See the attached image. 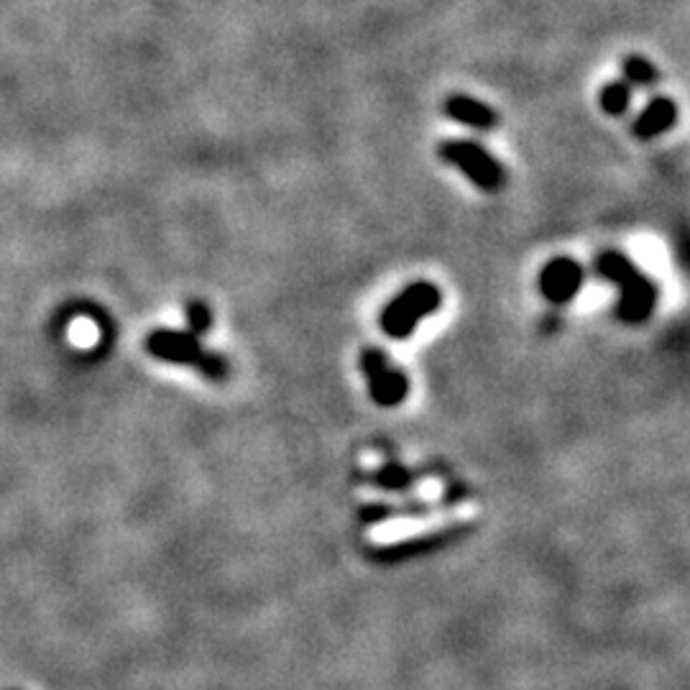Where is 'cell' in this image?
<instances>
[{
	"label": "cell",
	"instance_id": "cell-5",
	"mask_svg": "<svg viewBox=\"0 0 690 690\" xmlns=\"http://www.w3.org/2000/svg\"><path fill=\"white\" fill-rule=\"evenodd\" d=\"M474 532V525L471 522H455V525L438 527L432 532L417 535V537H404V540L389 542V544H374V548L366 550V557L372 563L379 565H399V563H410L414 557L432 555V552H440L450 548V544H457L461 540Z\"/></svg>",
	"mask_w": 690,
	"mask_h": 690
},
{
	"label": "cell",
	"instance_id": "cell-4",
	"mask_svg": "<svg viewBox=\"0 0 690 690\" xmlns=\"http://www.w3.org/2000/svg\"><path fill=\"white\" fill-rule=\"evenodd\" d=\"M438 156L463 177L474 181L481 192H499L506 185V170L484 143L474 138H448L438 143Z\"/></svg>",
	"mask_w": 690,
	"mask_h": 690
},
{
	"label": "cell",
	"instance_id": "cell-14",
	"mask_svg": "<svg viewBox=\"0 0 690 690\" xmlns=\"http://www.w3.org/2000/svg\"><path fill=\"white\" fill-rule=\"evenodd\" d=\"M185 317H187V325H190V333L198 338L208 336L210 328H213V310H210L208 302L202 300L187 302Z\"/></svg>",
	"mask_w": 690,
	"mask_h": 690
},
{
	"label": "cell",
	"instance_id": "cell-10",
	"mask_svg": "<svg viewBox=\"0 0 690 690\" xmlns=\"http://www.w3.org/2000/svg\"><path fill=\"white\" fill-rule=\"evenodd\" d=\"M675 123H678V103L667 96H657L642 108V113L631 123V134L642 141H650V138L667 134Z\"/></svg>",
	"mask_w": 690,
	"mask_h": 690
},
{
	"label": "cell",
	"instance_id": "cell-6",
	"mask_svg": "<svg viewBox=\"0 0 690 690\" xmlns=\"http://www.w3.org/2000/svg\"><path fill=\"white\" fill-rule=\"evenodd\" d=\"M359 366L363 376H366L368 397H372L374 404L399 406L410 397V376H406L381 348H363Z\"/></svg>",
	"mask_w": 690,
	"mask_h": 690
},
{
	"label": "cell",
	"instance_id": "cell-9",
	"mask_svg": "<svg viewBox=\"0 0 690 690\" xmlns=\"http://www.w3.org/2000/svg\"><path fill=\"white\" fill-rule=\"evenodd\" d=\"M442 113L461 126L478 130V134H489V130L499 128V113L489 103L466 96V92H453L442 100Z\"/></svg>",
	"mask_w": 690,
	"mask_h": 690
},
{
	"label": "cell",
	"instance_id": "cell-2",
	"mask_svg": "<svg viewBox=\"0 0 690 690\" xmlns=\"http://www.w3.org/2000/svg\"><path fill=\"white\" fill-rule=\"evenodd\" d=\"M143 348L151 359L174 363V366H192L200 376H205L208 381L223 384L230 379V363L225 355L208 351L202 346V338L192 336L185 330H172V328H156L151 330Z\"/></svg>",
	"mask_w": 690,
	"mask_h": 690
},
{
	"label": "cell",
	"instance_id": "cell-1",
	"mask_svg": "<svg viewBox=\"0 0 690 690\" xmlns=\"http://www.w3.org/2000/svg\"><path fill=\"white\" fill-rule=\"evenodd\" d=\"M595 274L604 281H612L619 289V300H616V317L622 323L639 325L648 323L655 315L660 289L648 274L637 268L635 261L624 256L622 251H604L595 259Z\"/></svg>",
	"mask_w": 690,
	"mask_h": 690
},
{
	"label": "cell",
	"instance_id": "cell-12",
	"mask_svg": "<svg viewBox=\"0 0 690 690\" xmlns=\"http://www.w3.org/2000/svg\"><path fill=\"white\" fill-rule=\"evenodd\" d=\"M622 79L629 87H639V90H650L660 83V72L648 57L642 54H627L622 60Z\"/></svg>",
	"mask_w": 690,
	"mask_h": 690
},
{
	"label": "cell",
	"instance_id": "cell-11",
	"mask_svg": "<svg viewBox=\"0 0 690 690\" xmlns=\"http://www.w3.org/2000/svg\"><path fill=\"white\" fill-rule=\"evenodd\" d=\"M355 481L374 486V489H379V491L404 493V491H412L414 486L423 481V471L406 468V466H402V463L389 461L379 468L359 471V474H355Z\"/></svg>",
	"mask_w": 690,
	"mask_h": 690
},
{
	"label": "cell",
	"instance_id": "cell-3",
	"mask_svg": "<svg viewBox=\"0 0 690 690\" xmlns=\"http://www.w3.org/2000/svg\"><path fill=\"white\" fill-rule=\"evenodd\" d=\"M442 304V292L432 281H412L402 289L379 315V328L391 340H406L414 336L419 319L435 315Z\"/></svg>",
	"mask_w": 690,
	"mask_h": 690
},
{
	"label": "cell",
	"instance_id": "cell-13",
	"mask_svg": "<svg viewBox=\"0 0 690 690\" xmlns=\"http://www.w3.org/2000/svg\"><path fill=\"white\" fill-rule=\"evenodd\" d=\"M631 100H635V87H629L624 79H614V83H606L599 92V105L601 111L612 118H622V115L629 113Z\"/></svg>",
	"mask_w": 690,
	"mask_h": 690
},
{
	"label": "cell",
	"instance_id": "cell-8",
	"mask_svg": "<svg viewBox=\"0 0 690 690\" xmlns=\"http://www.w3.org/2000/svg\"><path fill=\"white\" fill-rule=\"evenodd\" d=\"M584 281L586 272L576 259L557 256L542 266L537 285H540V294L544 300L561 308V304L576 300L580 289H584Z\"/></svg>",
	"mask_w": 690,
	"mask_h": 690
},
{
	"label": "cell",
	"instance_id": "cell-7",
	"mask_svg": "<svg viewBox=\"0 0 690 690\" xmlns=\"http://www.w3.org/2000/svg\"><path fill=\"white\" fill-rule=\"evenodd\" d=\"M471 493L463 486H453L448 493H442L440 499H410L402 504L394 501H372V504H363L359 510V519L363 525H384V522H397V519H425L438 514L440 510H450V506L463 504Z\"/></svg>",
	"mask_w": 690,
	"mask_h": 690
}]
</instances>
